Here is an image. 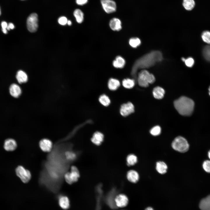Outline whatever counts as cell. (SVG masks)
I'll return each instance as SVG.
<instances>
[{"instance_id":"7a4b0ae2","label":"cell","mask_w":210,"mask_h":210,"mask_svg":"<svg viewBox=\"0 0 210 210\" xmlns=\"http://www.w3.org/2000/svg\"><path fill=\"white\" fill-rule=\"evenodd\" d=\"M174 105L180 114L183 116H189L193 112L194 103L191 99L182 96L174 101Z\"/></svg>"},{"instance_id":"836d02e7","label":"cell","mask_w":210,"mask_h":210,"mask_svg":"<svg viewBox=\"0 0 210 210\" xmlns=\"http://www.w3.org/2000/svg\"><path fill=\"white\" fill-rule=\"evenodd\" d=\"M203 167L206 172L210 173V160L205 161L203 164Z\"/></svg>"},{"instance_id":"9c48e42d","label":"cell","mask_w":210,"mask_h":210,"mask_svg":"<svg viewBox=\"0 0 210 210\" xmlns=\"http://www.w3.org/2000/svg\"><path fill=\"white\" fill-rule=\"evenodd\" d=\"M134 110L133 104L130 102H128L121 105L120 113L123 116H126L134 112Z\"/></svg>"},{"instance_id":"d590c367","label":"cell","mask_w":210,"mask_h":210,"mask_svg":"<svg viewBox=\"0 0 210 210\" xmlns=\"http://www.w3.org/2000/svg\"><path fill=\"white\" fill-rule=\"evenodd\" d=\"M67 18L64 16L61 17L58 19L59 24L62 25H65L67 24Z\"/></svg>"},{"instance_id":"8992f818","label":"cell","mask_w":210,"mask_h":210,"mask_svg":"<svg viewBox=\"0 0 210 210\" xmlns=\"http://www.w3.org/2000/svg\"><path fill=\"white\" fill-rule=\"evenodd\" d=\"M37 14L35 13L31 14L28 17L27 21V28L30 32H34L38 27V18Z\"/></svg>"},{"instance_id":"ffe728a7","label":"cell","mask_w":210,"mask_h":210,"mask_svg":"<svg viewBox=\"0 0 210 210\" xmlns=\"http://www.w3.org/2000/svg\"><path fill=\"white\" fill-rule=\"evenodd\" d=\"M16 78L20 83L26 82L28 80V76L26 73L23 71H18L16 74Z\"/></svg>"},{"instance_id":"4316f807","label":"cell","mask_w":210,"mask_h":210,"mask_svg":"<svg viewBox=\"0 0 210 210\" xmlns=\"http://www.w3.org/2000/svg\"><path fill=\"white\" fill-rule=\"evenodd\" d=\"M99 100L102 104L106 106H108L110 103V100L109 98L104 94L100 96Z\"/></svg>"},{"instance_id":"f35d334b","label":"cell","mask_w":210,"mask_h":210,"mask_svg":"<svg viewBox=\"0 0 210 210\" xmlns=\"http://www.w3.org/2000/svg\"><path fill=\"white\" fill-rule=\"evenodd\" d=\"M8 25V24L5 21H3L1 23V26L2 29H6Z\"/></svg>"},{"instance_id":"ac0fdd59","label":"cell","mask_w":210,"mask_h":210,"mask_svg":"<svg viewBox=\"0 0 210 210\" xmlns=\"http://www.w3.org/2000/svg\"><path fill=\"white\" fill-rule=\"evenodd\" d=\"M199 207L201 210H210V195L201 201Z\"/></svg>"},{"instance_id":"ab89813d","label":"cell","mask_w":210,"mask_h":210,"mask_svg":"<svg viewBox=\"0 0 210 210\" xmlns=\"http://www.w3.org/2000/svg\"><path fill=\"white\" fill-rule=\"evenodd\" d=\"M2 31L5 34H6L7 33V30L6 29H2Z\"/></svg>"},{"instance_id":"ee69618b","label":"cell","mask_w":210,"mask_h":210,"mask_svg":"<svg viewBox=\"0 0 210 210\" xmlns=\"http://www.w3.org/2000/svg\"><path fill=\"white\" fill-rule=\"evenodd\" d=\"M182 60L183 61V62H184L185 61V60H186V59H185V58H182Z\"/></svg>"},{"instance_id":"44dd1931","label":"cell","mask_w":210,"mask_h":210,"mask_svg":"<svg viewBox=\"0 0 210 210\" xmlns=\"http://www.w3.org/2000/svg\"><path fill=\"white\" fill-rule=\"evenodd\" d=\"M103 139V134L100 132H97L93 134L91 141L94 144L99 145L102 142Z\"/></svg>"},{"instance_id":"d4e9b609","label":"cell","mask_w":210,"mask_h":210,"mask_svg":"<svg viewBox=\"0 0 210 210\" xmlns=\"http://www.w3.org/2000/svg\"><path fill=\"white\" fill-rule=\"evenodd\" d=\"M195 5L194 0H183V5L185 9L187 10H191L194 7Z\"/></svg>"},{"instance_id":"7402d4cb","label":"cell","mask_w":210,"mask_h":210,"mask_svg":"<svg viewBox=\"0 0 210 210\" xmlns=\"http://www.w3.org/2000/svg\"><path fill=\"white\" fill-rule=\"evenodd\" d=\"M120 83L119 80L116 79L111 78L109 79L108 83V88L111 90H117L120 86Z\"/></svg>"},{"instance_id":"bcb514c9","label":"cell","mask_w":210,"mask_h":210,"mask_svg":"<svg viewBox=\"0 0 210 210\" xmlns=\"http://www.w3.org/2000/svg\"><path fill=\"white\" fill-rule=\"evenodd\" d=\"M1 10H0V15H1Z\"/></svg>"},{"instance_id":"6da1fadb","label":"cell","mask_w":210,"mask_h":210,"mask_svg":"<svg viewBox=\"0 0 210 210\" xmlns=\"http://www.w3.org/2000/svg\"><path fill=\"white\" fill-rule=\"evenodd\" d=\"M163 59L162 54L159 51L154 50L143 56L136 60L132 66L131 74L136 78L137 71L150 68Z\"/></svg>"},{"instance_id":"8d00e7d4","label":"cell","mask_w":210,"mask_h":210,"mask_svg":"<svg viewBox=\"0 0 210 210\" xmlns=\"http://www.w3.org/2000/svg\"><path fill=\"white\" fill-rule=\"evenodd\" d=\"M88 0H76V3L79 5H83L86 4Z\"/></svg>"},{"instance_id":"d6a6232c","label":"cell","mask_w":210,"mask_h":210,"mask_svg":"<svg viewBox=\"0 0 210 210\" xmlns=\"http://www.w3.org/2000/svg\"><path fill=\"white\" fill-rule=\"evenodd\" d=\"M66 158L69 160H72L75 159L76 157V154L71 151H67L65 153Z\"/></svg>"},{"instance_id":"3957f363","label":"cell","mask_w":210,"mask_h":210,"mask_svg":"<svg viewBox=\"0 0 210 210\" xmlns=\"http://www.w3.org/2000/svg\"><path fill=\"white\" fill-rule=\"evenodd\" d=\"M155 80L154 76L146 70H143L138 74L137 81L139 85L147 87L149 84L153 83Z\"/></svg>"},{"instance_id":"74e56055","label":"cell","mask_w":210,"mask_h":210,"mask_svg":"<svg viewBox=\"0 0 210 210\" xmlns=\"http://www.w3.org/2000/svg\"><path fill=\"white\" fill-rule=\"evenodd\" d=\"M15 27L14 25L12 23H10L8 24L7 27V29L8 30L10 29H13Z\"/></svg>"},{"instance_id":"f546056e","label":"cell","mask_w":210,"mask_h":210,"mask_svg":"<svg viewBox=\"0 0 210 210\" xmlns=\"http://www.w3.org/2000/svg\"><path fill=\"white\" fill-rule=\"evenodd\" d=\"M203 55L207 60L210 61V45L205 46L203 51Z\"/></svg>"},{"instance_id":"83f0119b","label":"cell","mask_w":210,"mask_h":210,"mask_svg":"<svg viewBox=\"0 0 210 210\" xmlns=\"http://www.w3.org/2000/svg\"><path fill=\"white\" fill-rule=\"evenodd\" d=\"M127 161L128 165H133L137 162V158L136 155L133 154H131L127 157Z\"/></svg>"},{"instance_id":"52a82bcc","label":"cell","mask_w":210,"mask_h":210,"mask_svg":"<svg viewBox=\"0 0 210 210\" xmlns=\"http://www.w3.org/2000/svg\"><path fill=\"white\" fill-rule=\"evenodd\" d=\"M16 173L17 176L24 183H27L30 180L31 175L30 172L22 166H18L16 168Z\"/></svg>"},{"instance_id":"4dcf8cb0","label":"cell","mask_w":210,"mask_h":210,"mask_svg":"<svg viewBox=\"0 0 210 210\" xmlns=\"http://www.w3.org/2000/svg\"><path fill=\"white\" fill-rule=\"evenodd\" d=\"M202 38L204 42L210 45V32L208 31L204 32L202 34Z\"/></svg>"},{"instance_id":"1f68e13d","label":"cell","mask_w":210,"mask_h":210,"mask_svg":"<svg viewBox=\"0 0 210 210\" xmlns=\"http://www.w3.org/2000/svg\"><path fill=\"white\" fill-rule=\"evenodd\" d=\"M161 132V128L159 126L154 127L150 130V133L153 135L157 136L159 135Z\"/></svg>"},{"instance_id":"e575fe53","label":"cell","mask_w":210,"mask_h":210,"mask_svg":"<svg viewBox=\"0 0 210 210\" xmlns=\"http://www.w3.org/2000/svg\"><path fill=\"white\" fill-rule=\"evenodd\" d=\"M184 62L186 66L191 67L194 65V61L192 58L190 57L186 59Z\"/></svg>"},{"instance_id":"cb8c5ba5","label":"cell","mask_w":210,"mask_h":210,"mask_svg":"<svg viewBox=\"0 0 210 210\" xmlns=\"http://www.w3.org/2000/svg\"><path fill=\"white\" fill-rule=\"evenodd\" d=\"M73 14L78 23H81L83 22L84 19V14L81 10L79 9H75Z\"/></svg>"},{"instance_id":"d6986e66","label":"cell","mask_w":210,"mask_h":210,"mask_svg":"<svg viewBox=\"0 0 210 210\" xmlns=\"http://www.w3.org/2000/svg\"><path fill=\"white\" fill-rule=\"evenodd\" d=\"M127 176L128 180L133 183H136L139 179V176L138 173L134 170H131L128 171Z\"/></svg>"},{"instance_id":"30bf717a","label":"cell","mask_w":210,"mask_h":210,"mask_svg":"<svg viewBox=\"0 0 210 210\" xmlns=\"http://www.w3.org/2000/svg\"><path fill=\"white\" fill-rule=\"evenodd\" d=\"M116 205L119 207H123L126 206L128 202L127 197L124 194H121L117 195L115 199Z\"/></svg>"},{"instance_id":"ba28073f","label":"cell","mask_w":210,"mask_h":210,"mask_svg":"<svg viewBox=\"0 0 210 210\" xmlns=\"http://www.w3.org/2000/svg\"><path fill=\"white\" fill-rule=\"evenodd\" d=\"M101 3L104 10L107 13L116 11L117 6L116 2L113 0H101Z\"/></svg>"},{"instance_id":"9a60e30c","label":"cell","mask_w":210,"mask_h":210,"mask_svg":"<svg viewBox=\"0 0 210 210\" xmlns=\"http://www.w3.org/2000/svg\"><path fill=\"white\" fill-rule=\"evenodd\" d=\"M58 202L60 207L64 209H67L69 207V201L66 196H60L59 198Z\"/></svg>"},{"instance_id":"b9f144b4","label":"cell","mask_w":210,"mask_h":210,"mask_svg":"<svg viewBox=\"0 0 210 210\" xmlns=\"http://www.w3.org/2000/svg\"><path fill=\"white\" fill-rule=\"evenodd\" d=\"M67 24L69 26L71 25L72 24L70 20H68Z\"/></svg>"},{"instance_id":"277c9868","label":"cell","mask_w":210,"mask_h":210,"mask_svg":"<svg viewBox=\"0 0 210 210\" xmlns=\"http://www.w3.org/2000/svg\"><path fill=\"white\" fill-rule=\"evenodd\" d=\"M172 146L174 150L181 153L187 152L189 147L187 140L181 136H177L174 140Z\"/></svg>"},{"instance_id":"603a6c76","label":"cell","mask_w":210,"mask_h":210,"mask_svg":"<svg viewBox=\"0 0 210 210\" xmlns=\"http://www.w3.org/2000/svg\"><path fill=\"white\" fill-rule=\"evenodd\" d=\"M156 169L159 173L164 174L167 172V167L164 162L159 161L156 163Z\"/></svg>"},{"instance_id":"8fae6325","label":"cell","mask_w":210,"mask_h":210,"mask_svg":"<svg viewBox=\"0 0 210 210\" xmlns=\"http://www.w3.org/2000/svg\"><path fill=\"white\" fill-rule=\"evenodd\" d=\"M39 146L41 149L43 151L49 152L52 149V144L51 141L50 140L44 139L40 141Z\"/></svg>"},{"instance_id":"5b68a950","label":"cell","mask_w":210,"mask_h":210,"mask_svg":"<svg viewBox=\"0 0 210 210\" xmlns=\"http://www.w3.org/2000/svg\"><path fill=\"white\" fill-rule=\"evenodd\" d=\"M79 177L78 170L77 168L74 166L71 167L70 172L66 173L64 176L66 181L69 184L76 182Z\"/></svg>"},{"instance_id":"e0dca14e","label":"cell","mask_w":210,"mask_h":210,"mask_svg":"<svg viewBox=\"0 0 210 210\" xmlns=\"http://www.w3.org/2000/svg\"><path fill=\"white\" fill-rule=\"evenodd\" d=\"M153 94L154 97L155 99H161L164 96L165 91L162 88L158 86L155 87L153 89Z\"/></svg>"},{"instance_id":"2e32d148","label":"cell","mask_w":210,"mask_h":210,"mask_svg":"<svg viewBox=\"0 0 210 210\" xmlns=\"http://www.w3.org/2000/svg\"><path fill=\"white\" fill-rule=\"evenodd\" d=\"M112 64L115 68L121 69L124 66L125 64V61L122 56H118L113 61Z\"/></svg>"},{"instance_id":"7bdbcfd3","label":"cell","mask_w":210,"mask_h":210,"mask_svg":"<svg viewBox=\"0 0 210 210\" xmlns=\"http://www.w3.org/2000/svg\"><path fill=\"white\" fill-rule=\"evenodd\" d=\"M208 156L209 158L210 159V150L208 152Z\"/></svg>"},{"instance_id":"7c38bea8","label":"cell","mask_w":210,"mask_h":210,"mask_svg":"<svg viewBox=\"0 0 210 210\" xmlns=\"http://www.w3.org/2000/svg\"><path fill=\"white\" fill-rule=\"evenodd\" d=\"M109 25L111 29L114 31H119L122 28L121 20L116 18H113L111 20Z\"/></svg>"},{"instance_id":"f6af8a7d","label":"cell","mask_w":210,"mask_h":210,"mask_svg":"<svg viewBox=\"0 0 210 210\" xmlns=\"http://www.w3.org/2000/svg\"><path fill=\"white\" fill-rule=\"evenodd\" d=\"M209 94L210 96V86L209 88Z\"/></svg>"},{"instance_id":"f1b7e54d","label":"cell","mask_w":210,"mask_h":210,"mask_svg":"<svg viewBox=\"0 0 210 210\" xmlns=\"http://www.w3.org/2000/svg\"><path fill=\"white\" fill-rule=\"evenodd\" d=\"M140 39L138 38H132L129 41V44L132 47L135 48L139 46L141 44Z\"/></svg>"},{"instance_id":"484cf974","label":"cell","mask_w":210,"mask_h":210,"mask_svg":"<svg viewBox=\"0 0 210 210\" xmlns=\"http://www.w3.org/2000/svg\"><path fill=\"white\" fill-rule=\"evenodd\" d=\"M123 86L127 89L133 88L135 84V81L133 79L126 78L123 80L122 82Z\"/></svg>"},{"instance_id":"60d3db41","label":"cell","mask_w":210,"mask_h":210,"mask_svg":"<svg viewBox=\"0 0 210 210\" xmlns=\"http://www.w3.org/2000/svg\"><path fill=\"white\" fill-rule=\"evenodd\" d=\"M145 210H154L153 209L152 207H147L145 209Z\"/></svg>"},{"instance_id":"4fadbf2b","label":"cell","mask_w":210,"mask_h":210,"mask_svg":"<svg viewBox=\"0 0 210 210\" xmlns=\"http://www.w3.org/2000/svg\"><path fill=\"white\" fill-rule=\"evenodd\" d=\"M9 92L10 95L15 98L18 97L22 93L21 89L20 86L15 83L10 85L9 88Z\"/></svg>"},{"instance_id":"5bb4252c","label":"cell","mask_w":210,"mask_h":210,"mask_svg":"<svg viewBox=\"0 0 210 210\" xmlns=\"http://www.w3.org/2000/svg\"><path fill=\"white\" fill-rule=\"evenodd\" d=\"M17 144L15 141L12 139H9L5 141L4 147L5 150L8 151H12L16 148Z\"/></svg>"}]
</instances>
